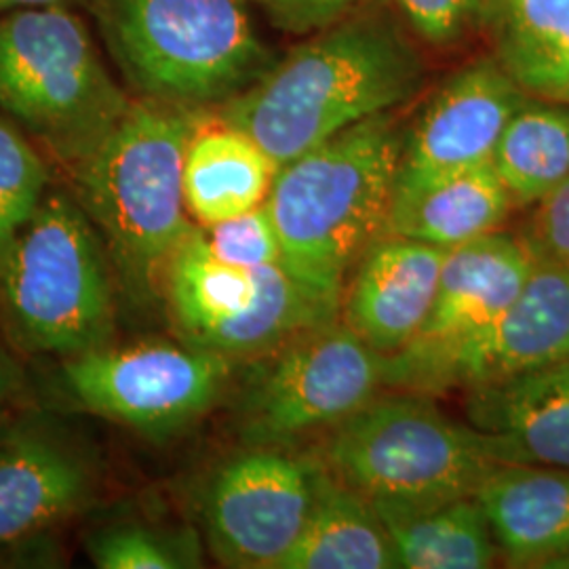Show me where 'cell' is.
<instances>
[{
    "label": "cell",
    "mask_w": 569,
    "mask_h": 569,
    "mask_svg": "<svg viewBox=\"0 0 569 569\" xmlns=\"http://www.w3.org/2000/svg\"><path fill=\"white\" fill-rule=\"evenodd\" d=\"M568 357L569 266L536 258L515 302L479 336L420 371L403 390H467Z\"/></svg>",
    "instance_id": "obj_14"
},
{
    "label": "cell",
    "mask_w": 569,
    "mask_h": 569,
    "mask_svg": "<svg viewBox=\"0 0 569 569\" xmlns=\"http://www.w3.org/2000/svg\"><path fill=\"white\" fill-rule=\"evenodd\" d=\"M163 302L182 342L234 363L340 319V306L302 283L283 262L241 268L220 260L201 226L169 262Z\"/></svg>",
    "instance_id": "obj_8"
},
{
    "label": "cell",
    "mask_w": 569,
    "mask_h": 569,
    "mask_svg": "<svg viewBox=\"0 0 569 569\" xmlns=\"http://www.w3.org/2000/svg\"><path fill=\"white\" fill-rule=\"evenodd\" d=\"M16 346L7 338L4 329L0 326V430L20 395L23 373L20 361L16 357Z\"/></svg>",
    "instance_id": "obj_31"
},
{
    "label": "cell",
    "mask_w": 569,
    "mask_h": 569,
    "mask_svg": "<svg viewBox=\"0 0 569 569\" xmlns=\"http://www.w3.org/2000/svg\"><path fill=\"white\" fill-rule=\"evenodd\" d=\"M89 9L138 98L222 106L277 61L247 0H89Z\"/></svg>",
    "instance_id": "obj_4"
},
{
    "label": "cell",
    "mask_w": 569,
    "mask_h": 569,
    "mask_svg": "<svg viewBox=\"0 0 569 569\" xmlns=\"http://www.w3.org/2000/svg\"><path fill=\"white\" fill-rule=\"evenodd\" d=\"M448 251L385 234L352 270L340 321L382 357L403 350L427 321Z\"/></svg>",
    "instance_id": "obj_16"
},
{
    "label": "cell",
    "mask_w": 569,
    "mask_h": 569,
    "mask_svg": "<svg viewBox=\"0 0 569 569\" xmlns=\"http://www.w3.org/2000/svg\"><path fill=\"white\" fill-rule=\"evenodd\" d=\"M493 60L531 98L569 103V0H491Z\"/></svg>",
    "instance_id": "obj_22"
},
{
    "label": "cell",
    "mask_w": 569,
    "mask_h": 569,
    "mask_svg": "<svg viewBox=\"0 0 569 569\" xmlns=\"http://www.w3.org/2000/svg\"><path fill=\"white\" fill-rule=\"evenodd\" d=\"M234 361L180 340H142L61 359L58 382L74 406L150 439L182 432L216 406Z\"/></svg>",
    "instance_id": "obj_10"
},
{
    "label": "cell",
    "mask_w": 569,
    "mask_h": 569,
    "mask_svg": "<svg viewBox=\"0 0 569 569\" xmlns=\"http://www.w3.org/2000/svg\"><path fill=\"white\" fill-rule=\"evenodd\" d=\"M427 66L401 26L373 9L315 32L216 117L279 164L302 157L357 122L413 98Z\"/></svg>",
    "instance_id": "obj_1"
},
{
    "label": "cell",
    "mask_w": 569,
    "mask_h": 569,
    "mask_svg": "<svg viewBox=\"0 0 569 569\" xmlns=\"http://www.w3.org/2000/svg\"><path fill=\"white\" fill-rule=\"evenodd\" d=\"M371 505L387 528L399 568L486 569L500 559L477 496L430 505Z\"/></svg>",
    "instance_id": "obj_20"
},
{
    "label": "cell",
    "mask_w": 569,
    "mask_h": 569,
    "mask_svg": "<svg viewBox=\"0 0 569 569\" xmlns=\"http://www.w3.org/2000/svg\"><path fill=\"white\" fill-rule=\"evenodd\" d=\"M321 465L369 502L430 505L477 489L496 462L483 437L430 395H378L327 432Z\"/></svg>",
    "instance_id": "obj_7"
},
{
    "label": "cell",
    "mask_w": 569,
    "mask_h": 569,
    "mask_svg": "<svg viewBox=\"0 0 569 569\" xmlns=\"http://www.w3.org/2000/svg\"><path fill=\"white\" fill-rule=\"evenodd\" d=\"M129 103L70 7L0 16V114L66 171L96 150Z\"/></svg>",
    "instance_id": "obj_6"
},
{
    "label": "cell",
    "mask_w": 569,
    "mask_h": 569,
    "mask_svg": "<svg viewBox=\"0 0 569 569\" xmlns=\"http://www.w3.org/2000/svg\"><path fill=\"white\" fill-rule=\"evenodd\" d=\"M533 262L529 244L502 230L449 249L420 333L385 357V388L403 390L420 371L488 329L515 302Z\"/></svg>",
    "instance_id": "obj_12"
},
{
    "label": "cell",
    "mask_w": 569,
    "mask_h": 569,
    "mask_svg": "<svg viewBox=\"0 0 569 569\" xmlns=\"http://www.w3.org/2000/svg\"><path fill=\"white\" fill-rule=\"evenodd\" d=\"M500 559L510 568H549L569 552V470L496 465L477 489Z\"/></svg>",
    "instance_id": "obj_18"
},
{
    "label": "cell",
    "mask_w": 569,
    "mask_h": 569,
    "mask_svg": "<svg viewBox=\"0 0 569 569\" xmlns=\"http://www.w3.org/2000/svg\"><path fill=\"white\" fill-rule=\"evenodd\" d=\"M491 164L512 207L545 201L569 178V103L529 96L505 127Z\"/></svg>",
    "instance_id": "obj_24"
},
{
    "label": "cell",
    "mask_w": 569,
    "mask_h": 569,
    "mask_svg": "<svg viewBox=\"0 0 569 569\" xmlns=\"http://www.w3.org/2000/svg\"><path fill=\"white\" fill-rule=\"evenodd\" d=\"M98 486L96 456L66 428L28 418L0 430V550L70 521Z\"/></svg>",
    "instance_id": "obj_15"
},
{
    "label": "cell",
    "mask_w": 569,
    "mask_h": 569,
    "mask_svg": "<svg viewBox=\"0 0 569 569\" xmlns=\"http://www.w3.org/2000/svg\"><path fill=\"white\" fill-rule=\"evenodd\" d=\"M203 119L204 110L136 98L96 150L68 169L131 308L163 302L169 262L197 228L183 199V159Z\"/></svg>",
    "instance_id": "obj_2"
},
{
    "label": "cell",
    "mask_w": 569,
    "mask_h": 569,
    "mask_svg": "<svg viewBox=\"0 0 569 569\" xmlns=\"http://www.w3.org/2000/svg\"><path fill=\"white\" fill-rule=\"evenodd\" d=\"M403 136L390 112L357 122L277 171L266 199L283 264L329 302L388 232Z\"/></svg>",
    "instance_id": "obj_3"
},
{
    "label": "cell",
    "mask_w": 569,
    "mask_h": 569,
    "mask_svg": "<svg viewBox=\"0 0 569 569\" xmlns=\"http://www.w3.org/2000/svg\"><path fill=\"white\" fill-rule=\"evenodd\" d=\"M528 98L493 58L472 61L449 77L403 143L395 197L491 163L505 127Z\"/></svg>",
    "instance_id": "obj_13"
},
{
    "label": "cell",
    "mask_w": 569,
    "mask_h": 569,
    "mask_svg": "<svg viewBox=\"0 0 569 569\" xmlns=\"http://www.w3.org/2000/svg\"><path fill=\"white\" fill-rule=\"evenodd\" d=\"M87 555L100 569H186L201 566V545L190 531L114 521L87 538Z\"/></svg>",
    "instance_id": "obj_25"
},
{
    "label": "cell",
    "mask_w": 569,
    "mask_h": 569,
    "mask_svg": "<svg viewBox=\"0 0 569 569\" xmlns=\"http://www.w3.org/2000/svg\"><path fill=\"white\" fill-rule=\"evenodd\" d=\"M270 21L291 34H315L371 9L378 0H256Z\"/></svg>",
    "instance_id": "obj_29"
},
{
    "label": "cell",
    "mask_w": 569,
    "mask_h": 569,
    "mask_svg": "<svg viewBox=\"0 0 569 569\" xmlns=\"http://www.w3.org/2000/svg\"><path fill=\"white\" fill-rule=\"evenodd\" d=\"M209 249L228 264L241 268H264L283 262V247L279 232L264 204L203 228Z\"/></svg>",
    "instance_id": "obj_27"
},
{
    "label": "cell",
    "mask_w": 569,
    "mask_h": 569,
    "mask_svg": "<svg viewBox=\"0 0 569 569\" xmlns=\"http://www.w3.org/2000/svg\"><path fill=\"white\" fill-rule=\"evenodd\" d=\"M323 465L289 448L244 446L209 475L207 547L234 569H279L315 507Z\"/></svg>",
    "instance_id": "obj_11"
},
{
    "label": "cell",
    "mask_w": 569,
    "mask_h": 569,
    "mask_svg": "<svg viewBox=\"0 0 569 569\" xmlns=\"http://www.w3.org/2000/svg\"><path fill=\"white\" fill-rule=\"evenodd\" d=\"M81 0H0V16L20 9H42V7H70Z\"/></svg>",
    "instance_id": "obj_32"
},
{
    "label": "cell",
    "mask_w": 569,
    "mask_h": 569,
    "mask_svg": "<svg viewBox=\"0 0 569 569\" xmlns=\"http://www.w3.org/2000/svg\"><path fill=\"white\" fill-rule=\"evenodd\" d=\"M385 388V357L338 319L251 359L239 399L247 446L289 448L331 430Z\"/></svg>",
    "instance_id": "obj_9"
},
{
    "label": "cell",
    "mask_w": 569,
    "mask_h": 569,
    "mask_svg": "<svg viewBox=\"0 0 569 569\" xmlns=\"http://www.w3.org/2000/svg\"><path fill=\"white\" fill-rule=\"evenodd\" d=\"M491 0H397L411 30L432 47H451L486 28Z\"/></svg>",
    "instance_id": "obj_28"
},
{
    "label": "cell",
    "mask_w": 569,
    "mask_h": 569,
    "mask_svg": "<svg viewBox=\"0 0 569 569\" xmlns=\"http://www.w3.org/2000/svg\"><path fill=\"white\" fill-rule=\"evenodd\" d=\"M512 209L493 164L460 171L407 197H395L387 234L453 249L498 230Z\"/></svg>",
    "instance_id": "obj_21"
},
{
    "label": "cell",
    "mask_w": 569,
    "mask_h": 569,
    "mask_svg": "<svg viewBox=\"0 0 569 569\" xmlns=\"http://www.w3.org/2000/svg\"><path fill=\"white\" fill-rule=\"evenodd\" d=\"M279 164L244 131L218 117L199 122L183 159V199L192 222L220 224L266 203Z\"/></svg>",
    "instance_id": "obj_19"
},
{
    "label": "cell",
    "mask_w": 569,
    "mask_h": 569,
    "mask_svg": "<svg viewBox=\"0 0 569 569\" xmlns=\"http://www.w3.org/2000/svg\"><path fill=\"white\" fill-rule=\"evenodd\" d=\"M49 183V169L32 138L0 114V266L21 230L37 216Z\"/></svg>",
    "instance_id": "obj_26"
},
{
    "label": "cell",
    "mask_w": 569,
    "mask_h": 569,
    "mask_svg": "<svg viewBox=\"0 0 569 569\" xmlns=\"http://www.w3.org/2000/svg\"><path fill=\"white\" fill-rule=\"evenodd\" d=\"M397 568V555L378 510L323 467L315 507L279 569Z\"/></svg>",
    "instance_id": "obj_23"
},
{
    "label": "cell",
    "mask_w": 569,
    "mask_h": 569,
    "mask_svg": "<svg viewBox=\"0 0 569 569\" xmlns=\"http://www.w3.org/2000/svg\"><path fill=\"white\" fill-rule=\"evenodd\" d=\"M523 241L533 258L569 266V178L536 204Z\"/></svg>",
    "instance_id": "obj_30"
},
{
    "label": "cell",
    "mask_w": 569,
    "mask_h": 569,
    "mask_svg": "<svg viewBox=\"0 0 569 569\" xmlns=\"http://www.w3.org/2000/svg\"><path fill=\"white\" fill-rule=\"evenodd\" d=\"M119 283L72 192H47L0 266V326L26 355L68 359L114 342Z\"/></svg>",
    "instance_id": "obj_5"
},
{
    "label": "cell",
    "mask_w": 569,
    "mask_h": 569,
    "mask_svg": "<svg viewBox=\"0 0 569 569\" xmlns=\"http://www.w3.org/2000/svg\"><path fill=\"white\" fill-rule=\"evenodd\" d=\"M465 407L496 465L569 470V357L467 388Z\"/></svg>",
    "instance_id": "obj_17"
},
{
    "label": "cell",
    "mask_w": 569,
    "mask_h": 569,
    "mask_svg": "<svg viewBox=\"0 0 569 569\" xmlns=\"http://www.w3.org/2000/svg\"><path fill=\"white\" fill-rule=\"evenodd\" d=\"M547 569H569V552L563 555V557H559L557 561H552Z\"/></svg>",
    "instance_id": "obj_33"
}]
</instances>
